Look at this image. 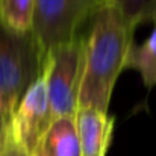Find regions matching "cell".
Instances as JSON below:
<instances>
[{
    "label": "cell",
    "mask_w": 156,
    "mask_h": 156,
    "mask_svg": "<svg viewBox=\"0 0 156 156\" xmlns=\"http://www.w3.org/2000/svg\"><path fill=\"white\" fill-rule=\"evenodd\" d=\"M133 34L126 27L112 0H103L90 20L85 35L83 71L77 108L108 112L111 96L123 71Z\"/></svg>",
    "instance_id": "cell-1"
},
{
    "label": "cell",
    "mask_w": 156,
    "mask_h": 156,
    "mask_svg": "<svg viewBox=\"0 0 156 156\" xmlns=\"http://www.w3.org/2000/svg\"><path fill=\"white\" fill-rule=\"evenodd\" d=\"M103 0H35L32 30L38 58L44 64L53 47L82 35V27L91 20Z\"/></svg>",
    "instance_id": "cell-2"
},
{
    "label": "cell",
    "mask_w": 156,
    "mask_h": 156,
    "mask_svg": "<svg viewBox=\"0 0 156 156\" xmlns=\"http://www.w3.org/2000/svg\"><path fill=\"white\" fill-rule=\"evenodd\" d=\"M85 35L70 43L53 47L46 55L43 71L46 76L47 96L52 121L58 118H74L83 71Z\"/></svg>",
    "instance_id": "cell-3"
},
{
    "label": "cell",
    "mask_w": 156,
    "mask_h": 156,
    "mask_svg": "<svg viewBox=\"0 0 156 156\" xmlns=\"http://www.w3.org/2000/svg\"><path fill=\"white\" fill-rule=\"evenodd\" d=\"M41 71L43 64L32 35H15L0 24V91L8 115Z\"/></svg>",
    "instance_id": "cell-4"
},
{
    "label": "cell",
    "mask_w": 156,
    "mask_h": 156,
    "mask_svg": "<svg viewBox=\"0 0 156 156\" xmlns=\"http://www.w3.org/2000/svg\"><path fill=\"white\" fill-rule=\"evenodd\" d=\"M9 120L15 140L30 156L41 136L52 124L44 71H41L23 93L14 112L9 115Z\"/></svg>",
    "instance_id": "cell-5"
},
{
    "label": "cell",
    "mask_w": 156,
    "mask_h": 156,
    "mask_svg": "<svg viewBox=\"0 0 156 156\" xmlns=\"http://www.w3.org/2000/svg\"><path fill=\"white\" fill-rule=\"evenodd\" d=\"M76 130L80 156H106L114 132V117L91 108H77Z\"/></svg>",
    "instance_id": "cell-6"
},
{
    "label": "cell",
    "mask_w": 156,
    "mask_h": 156,
    "mask_svg": "<svg viewBox=\"0 0 156 156\" xmlns=\"http://www.w3.org/2000/svg\"><path fill=\"white\" fill-rule=\"evenodd\" d=\"M30 156H80V144L74 118L52 121Z\"/></svg>",
    "instance_id": "cell-7"
},
{
    "label": "cell",
    "mask_w": 156,
    "mask_h": 156,
    "mask_svg": "<svg viewBox=\"0 0 156 156\" xmlns=\"http://www.w3.org/2000/svg\"><path fill=\"white\" fill-rule=\"evenodd\" d=\"M136 70L141 74L147 91L156 87V24L143 44L132 43L124 61L123 70Z\"/></svg>",
    "instance_id": "cell-8"
},
{
    "label": "cell",
    "mask_w": 156,
    "mask_h": 156,
    "mask_svg": "<svg viewBox=\"0 0 156 156\" xmlns=\"http://www.w3.org/2000/svg\"><path fill=\"white\" fill-rule=\"evenodd\" d=\"M34 3L35 0H0V24L15 35H29Z\"/></svg>",
    "instance_id": "cell-9"
},
{
    "label": "cell",
    "mask_w": 156,
    "mask_h": 156,
    "mask_svg": "<svg viewBox=\"0 0 156 156\" xmlns=\"http://www.w3.org/2000/svg\"><path fill=\"white\" fill-rule=\"evenodd\" d=\"M126 27L135 34L141 23L156 24V0H112Z\"/></svg>",
    "instance_id": "cell-10"
},
{
    "label": "cell",
    "mask_w": 156,
    "mask_h": 156,
    "mask_svg": "<svg viewBox=\"0 0 156 156\" xmlns=\"http://www.w3.org/2000/svg\"><path fill=\"white\" fill-rule=\"evenodd\" d=\"M0 156H29L12 133L9 115L5 117L0 127Z\"/></svg>",
    "instance_id": "cell-11"
},
{
    "label": "cell",
    "mask_w": 156,
    "mask_h": 156,
    "mask_svg": "<svg viewBox=\"0 0 156 156\" xmlns=\"http://www.w3.org/2000/svg\"><path fill=\"white\" fill-rule=\"evenodd\" d=\"M0 115H8V109H6V103H5L2 91H0Z\"/></svg>",
    "instance_id": "cell-12"
},
{
    "label": "cell",
    "mask_w": 156,
    "mask_h": 156,
    "mask_svg": "<svg viewBox=\"0 0 156 156\" xmlns=\"http://www.w3.org/2000/svg\"><path fill=\"white\" fill-rule=\"evenodd\" d=\"M5 117H6V115H0V127H2V124H3V120H5Z\"/></svg>",
    "instance_id": "cell-13"
}]
</instances>
